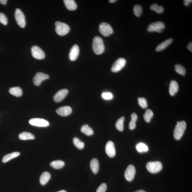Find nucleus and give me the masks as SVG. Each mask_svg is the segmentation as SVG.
<instances>
[{
  "instance_id": "obj_1",
  "label": "nucleus",
  "mask_w": 192,
  "mask_h": 192,
  "mask_svg": "<svg viewBox=\"0 0 192 192\" xmlns=\"http://www.w3.org/2000/svg\"><path fill=\"white\" fill-rule=\"evenodd\" d=\"M93 51L97 55H101L105 50V46L103 39L101 37L96 36L94 38L92 43Z\"/></svg>"
},
{
  "instance_id": "obj_2",
  "label": "nucleus",
  "mask_w": 192,
  "mask_h": 192,
  "mask_svg": "<svg viewBox=\"0 0 192 192\" xmlns=\"http://www.w3.org/2000/svg\"><path fill=\"white\" fill-rule=\"evenodd\" d=\"M186 127L187 124L185 121L177 122V125L174 131V137L175 139L179 140L181 139L185 132Z\"/></svg>"
},
{
  "instance_id": "obj_3",
  "label": "nucleus",
  "mask_w": 192,
  "mask_h": 192,
  "mask_svg": "<svg viewBox=\"0 0 192 192\" xmlns=\"http://www.w3.org/2000/svg\"><path fill=\"white\" fill-rule=\"evenodd\" d=\"M55 30L56 33L60 36H64L69 32L70 28L67 24L59 21L55 22Z\"/></svg>"
},
{
  "instance_id": "obj_4",
  "label": "nucleus",
  "mask_w": 192,
  "mask_h": 192,
  "mask_svg": "<svg viewBox=\"0 0 192 192\" xmlns=\"http://www.w3.org/2000/svg\"><path fill=\"white\" fill-rule=\"evenodd\" d=\"M165 26L163 22H157L152 23L148 26L147 30L149 32H157L160 33L163 31Z\"/></svg>"
},
{
  "instance_id": "obj_5",
  "label": "nucleus",
  "mask_w": 192,
  "mask_h": 192,
  "mask_svg": "<svg viewBox=\"0 0 192 192\" xmlns=\"http://www.w3.org/2000/svg\"><path fill=\"white\" fill-rule=\"evenodd\" d=\"M163 167L161 163L159 162H152L148 163L146 168L149 172L152 173H156L159 172Z\"/></svg>"
},
{
  "instance_id": "obj_6",
  "label": "nucleus",
  "mask_w": 192,
  "mask_h": 192,
  "mask_svg": "<svg viewBox=\"0 0 192 192\" xmlns=\"http://www.w3.org/2000/svg\"><path fill=\"white\" fill-rule=\"evenodd\" d=\"M99 31L102 35L105 37L109 36L113 33V30L111 26L106 22H102L100 24Z\"/></svg>"
},
{
  "instance_id": "obj_7",
  "label": "nucleus",
  "mask_w": 192,
  "mask_h": 192,
  "mask_svg": "<svg viewBox=\"0 0 192 192\" xmlns=\"http://www.w3.org/2000/svg\"><path fill=\"white\" fill-rule=\"evenodd\" d=\"M15 17L16 22L21 28H24L26 26V18L21 10L19 9H16L15 13Z\"/></svg>"
},
{
  "instance_id": "obj_8",
  "label": "nucleus",
  "mask_w": 192,
  "mask_h": 192,
  "mask_svg": "<svg viewBox=\"0 0 192 192\" xmlns=\"http://www.w3.org/2000/svg\"><path fill=\"white\" fill-rule=\"evenodd\" d=\"M126 60L125 58H119L112 65L111 68V71L114 73L120 71L126 65Z\"/></svg>"
},
{
  "instance_id": "obj_9",
  "label": "nucleus",
  "mask_w": 192,
  "mask_h": 192,
  "mask_svg": "<svg viewBox=\"0 0 192 192\" xmlns=\"http://www.w3.org/2000/svg\"><path fill=\"white\" fill-rule=\"evenodd\" d=\"M31 52L33 57L36 59L42 60L45 57L44 52L37 46H33L31 48Z\"/></svg>"
},
{
  "instance_id": "obj_10",
  "label": "nucleus",
  "mask_w": 192,
  "mask_h": 192,
  "mask_svg": "<svg viewBox=\"0 0 192 192\" xmlns=\"http://www.w3.org/2000/svg\"><path fill=\"white\" fill-rule=\"evenodd\" d=\"M135 169L133 165L131 164L127 167L125 172V177L127 181H131L135 178Z\"/></svg>"
},
{
  "instance_id": "obj_11",
  "label": "nucleus",
  "mask_w": 192,
  "mask_h": 192,
  "mask_svg": "<svg viewBox=\"0 0 192 192\" xmlns=\"http://www.w3.org/2000/svg\"><path fill=\"white\" fill-rule=\"evenodd\" d=\"M29 123L33 126L39 127H46L49 126V123L48 121L44 119L39 118H34L31 119L29 121Z\"/></svg>"
},
{
  "instance_id": "obj_12",
  "label": "nucleus",
  "mask_w": 192,
  "mask_h": 192,
  "mask_svg": "<svg viewBox=\"0 0 192 192\" xmlns=\"http://www.w3.org/2000/svg\"><path fill=\"white\" fill-rule=\"evenodd\" d=\"M49 76L47 74L42 72L37 73L33 78V83L36 86H38L44 80L49 79Z\"/></svg>"
},
{
  "instance_id": "obj_13",
  "label": "nucleus",
  "mask_w": 192,
  "mask_h": 192,
  "mask_svg": "<svg viewBox=\"0 0 192 192\" xmlns=\"http://www.w3.org/2000/svg\"><path fill=\"white\" fill-rule=\"evenodd\" d=\"M105 152L110 158H113L115 156L116 149L113 142L109 141L106 144Z\"/></svg>"
},
{
  "instance_id": "obj_14",
  "label": "nucleus",
  "mask_w": 192,
  "mask_h": 192,
  "mask_svg": "<svg viewBox=\"0 0 192 192\" xmlns=\"http://www.w3.org/2000/svg\"><path fill=\"white\" fill-rule=\"evenodd\" d=\"M68 92V91L67 89L60 90L54 95V101L56 102L61 101L67 95Z\"/></svg>"
},
{
  "instance_id": "obj_15",
  "label": "nucleus",
  "mask_w": 192,
  "mask_h": 192,
  "mask_svg": "<svg viewBox=\"0 0 192 192\" xmlns=\"http://www.w3.org/2000/svg\"><path fill=\"white\" fill-rule=\"evenodd\" d=\"M72 109L69 106H64L58 108L56 112L59 115L66 116L70 115L72 112Z\"/></svg>"
},
{
  "instance_id": "obj_16",
  "label": "nucleus",
  "mask_w": 192,
  "mask_h": 192,
  "mask_svg": "<svg viewBox=\"0 0 192 192\" xmlns=\"http://www.w3.org/2000/svg\"><path fill=\"white\" fill-rule=\"evenodd\" d=\"M79 53V47L77 45L73 46L69 53L70 59L72 61H74L78 58Z\"/></svg>"
},
{
  "instance_id": "obj_17",
  "label": "nucleus",
  "mask_w": 192,
  "mask_h": 192,
  "mask_svg": "<svg viewBox=\"0 0 192 192\" xmlns=\"http://www.w3.org/2000/svg\"><path fill=\"white\" fill-rule=\"evenodd\" d=\"M179 89V86L178 83L176 81H171L169 87V92L171 96H174L175 95Z\"/></svg>"
},
{
  "instance_id": "obj_18",
  "label": "nucleus",
  "mask_w": 192,
  "mask_h": 192,
  "mask_svg": "<svg viewBox=\"0 0 192 192\" xmlns=\"http://www.w3.org/2000/svg\"><path fill=\"white\" fill-rule=\"evenodd\" d=\"M90 167L94 174H97L99 172V164L97 158H93L90 163Z\"/></svg>"
},
{
  "instance_id": "obj_19",
  "label": "nucleus",
  "mask_w": 192,
  "mask_h": 192,
  "mask_svg": "<svg viewBox=\"0 0 192 192\" xmlns=\"http://www.w3.org/2000/svg\"><path fill=\"white\" fill-rule=\"evenodd\" d=\"M173 39L170 38L164 41L163 42L160 44L156 47V50L157 52L161 51L165 49L166 48L171 44L172 43Z\"/></svg>"
},
{
  "instance_id": "obj_20",
  "label": "nucleus",
  "mask_w": 192,
  "mask_h": 192,
  "mask_svg": "<svg viewBox=\"0 0 192 192\" xmlns=\"http://www.w3.org/2000/svg\"><path fill=\"white\" fill-rule=\"evenodd\" d=\"M51 178V174L47 172H44L41 175L39 181L41 184L44 185L46 184Z\"/></svg>"
},
{
  "instance_id": "obj_21",
  "label": "nucleus",
  "mask_w": 192,
  "mask_h": 192,
  "mask_svg": "<svg viewBox=\"0 0 192 192\" xmlns=\"http://www.w3.org/2000/svg\"><path fill=\"white\" fill-rule=\"evenodd\" d=\"M66 7L70 10H74L77 8V5L74 0H64Z\"/></svg>"
},
{
  "instance_id": "obj_22",
  "label": "nucleus",
  "mask_w": 192,
  "mask_h": 192,
  "mask_svg": "<svg viewBox=\"0 0 192 192\" xmlns=\"http://www.w3.org/2000/svg\"><path fill=\"white\" fill-rule=\"evenodd\" d=\"M20 153L19 152H14L8 154L4 156L2 161L4 163H5L12 159L17 157L20 155Z\"/></svg>"
},
{
  "instance_id": "obj_23",
  "label": "nucleus",
  "mask_w": 192,
  "mask_h": 192,
  "mask_svg": "<svg viewBox=\"0 0 192 192\" xmlns=\"http://www.w3.org/2000/svg\"><path fill=\"white\" fill-rule=\"evenodd\" d=\"M19 137L20 139L23 140H26L34 139H35V137L34 135L32 133L24 132L20 133Z\"/></svg>"
},
{
  "instance_id": "obj_24",
  "label": "nucleus",
  "mask_w": 192,
  "mask_h": 192,
  "mask_svg": "<svg viewBox=\"0 0 192 192\" xmlns=\"http://www.w3.org/2000/svg\"><path fill=\"white\" fill-rule=\"evenodd\" d=\"M10 94L16 97H20L22 95V91L19 87H14L10 88L9 90Z\"/></svg>"
},
{
  "instance_id": "obj_25",
  "label": "nucleus",
  "mask_w": 192,
  "mask_h": 192,
  "mask_svg": "<svg viewBox=\"0 0 192 192\" xmlns=\"http://www.w3.org/2000/svg\"><path fill=\"white\" fill-rule=\"evenodd\" d=\"M81 131L82 133L88 136L92 135L94 134L93 129L87 125H84L81 127Z\"/></svg>"
},
{
  "instance_id": "obj_26",
  "label": "nucleus",
  "mask_w": 192,
  "mask_h": 192,
  "mask_svg": "<svg viewBox=\"0 0 192 192\" xmlns=\"http://www.w3.org/2000/svg\"><path fill=\"white\" fill-rule=\"evenodd\" d=\"M50 165L52 167L58 170V169H61L65 165V163L62 160H57L51 162Z\"/></svg>"
},
{
  "instance_id": "obj_27",
  "label": "nucleus",
  "mask_w": 192,
  "mask_h": 192,
  "mask_svg": "<svg viewBox=\"0 0 192 192\" xmlns=\"http://www.w3.org/2000/svg\"><path fill=\"white\" fill-rule=\"evenodd\" d=\"M125 118L124 116L119 118L116 123V127L117 130L121 132L123 131L124 129V122Z\"/></svg>"
},
{
  "instance_id": "obj_28",
  "label": "nucleus",
  "mask_w": 192,
  "mask_h": 192,
  "mask_svg": "<svg viewBox=\"0 0 192 192\" xmlns=\"http://www.w3.org/2000/svg\"><path fill=\"white\" fill-rule=\"evenodd\" d=\"M136 149L140 153L143 152H147L149 150V147L145 144L142 142L137 143L136 145Z\"/></svg>"
},
{
  "instance_id": "obj_29",
  "label": "nucleus",
  "mask_w": 192,
  "mask_h": 192,
  "mask_svg": "<svg viewBox=\"0 0 192 192\" xmlns=\"http://www.w3.org/2000/svg\"><path fill=\"white\" fill-rule=\"evenodd\" d=\"M150 8L152 10L155 11L158 14H161L164 11V8L162 6L158 5L156 4H152Z\"/></svg>"
},
{
  "instance_id": "obj_30",
  "label": "nucleus",
  "mask_w": 192,
  "mask_h": 192,
  "mask_svg": "<svg viewBox=\"0 0 192 192\" xmlns=\"http://www.w3.org/2000/svg\"><path fill=\"white\" fill-rule=\"evenodd\" d=\"M153 116V112L151 110L148 109L146 110L145 114L143 115L144 120L146 122H149Z\"/></svg>"
},
{
  "instance_id": "obj_31",
  "label": "nucleus",
  "mask_w": 192,
  "mask_h": 192,
  "mask_svg": "<svg viewBox=\"0 0 192 192\" xmlns=\"http://www.w3.org/2000/svg\"><path fill=\"white\" fill-rule=\"evenodd\" d=\"M73 143L74 146L79 149H82L84 148V143L78 138L75 137L73 139Z\"/></svg>"
},
{
  "instance_id": "obj_32",
  "label": "nucleus",
  "mask_w": 192,
  "mask_h": 192,
  "mask_svg": "<svg viewBox=\"0 0 192 192\" xmlns=\"http://www.w3.org/2000/svg\"><path fill=\"white\" fill-rule=\"evenodd\" d=\"M175 70L178 74L184 76L186 74L185 68L183 66L179 64H177L175 66Z\"/></svg>"
},
{
  "instance_id": "obj_33",
  "label": "nucleus",
  "mask_w": 192,
  "mask_h": 192,
  "mask_svg": "<svg viewBox=\"0 0 192 192\" xmlns=\"http://www.w3.org/2000/svg\"><path fill=\"white\" fill-rule=\"evenodd\" d=\"M133 11L135 16L139 17L142 12V9L141 5H135L133 8Z\"/></svg>"
},
{
  "instance_id": "obj_34",
  "label": "nucleus",
  "mask_w": 192,
  "mask_h": 192,
  "mask_svg": "<svg viewBox=\"0 0 192 192\" xmlns=\"http://www.w3.org/2000/svg\"><path fill=\"white\" fill-rule=\"evenodd\" d=\"M139 105L142 108H145L147 107L148 104L147 100L145 98H139L138 99Z\"/></svg>"
},
{
  "instance_id": "obj_35",
  "label": "nucleus",
  "mask_w": 192,
  "mask_h": 192,
  "mask_svg": "<svg viewBox=\"0 0 192 192\" xmlns=\"http://www.w3.org/2000/svg\"><path fill=\"white\" fill-rule=\"evenodd\" d=\"M0 22L5 26L8 24L7 18L5 14L2 12H0Z\"/></svg>"
},
{
  "instance_id": "obj_36",
  "label": "nucleus",
  "mask_w": 192,
  "mask_h": 192,
  "mask_svg": "<svg viewBox=\"0 0 192 192\" xmlns=\"http://www.w3.org/2000/svg\"><path fill=\"white\" fill-rule=\"evenodd\" d=\"M101 96L103 98L106 100H111L113 98V95L110 92H104L102 93Z\"/></svg>"
},
{
  "instance_id": "obj_37",
  "label": "nucleus",
  "mask_w": 192,
  "mask_h": 192,
  "mask_svg": "<svg viewBox=\"0 0 192 192\" xmlns=\"http://www.w3.org/2000/svg\"><path fill=\"white\" fill-rule=\"evenodd\" d=\"M107 189V185L105 183H102L98 188L97 192H105Z\"/></svg>"
},
{
  "instance_id": "obj_38",
  "label": "nucleus",
  "mask_w": 192,
  "mask_h": 192,
  "mask_svg": "<svg viewBox=\"0 0 192 192\" xmlns=\"http://www.w3.org/2000/svg\"><path fill=\"white\" fill-rule=\"evenodd\" d=\"M135 122L134 121L131 120L130 123L129 125V128L131 130H134V129L136 127V124H135Z\"/></svg>"
},
{
  "instance_id": "obj_39",
  "label": "nucleus",
  "mask_w": 192,
  "mask_h": 192,
  "mask_svg": "<svg viewBox=\"0 0 192 192\" xmlns=\"http://www.w3.org/2000/svg\"><path fill=\"white\" fill-rule=\"evenodd\" d=\"M138 117L137 114L135 113H133L131 115V120L134 121L136 122L137 120Z\"/></svg>"
},
{
  "instance_id": "obj_40",
  "label": "nucleus",
  "mask_w": 192,
  "mask_h": 192,
  "mask_svg": "<svg viewBox=\"0 0 192 192\" xmlns=\"http://www.w3.org/2000/svg\"><path fill=\"white\" fill-rule=\"evenodd\" d=\"M192 2V0H185L183 1V4L186 6H188L190 3Z\"/></svg>"
},
{
  "instance_id": "obj_41",
  "label": "nucleus",
  "mask_w": 192,
  "mask_h": 192,
  "mask_svg": "<svg viewBox=\"0 0 192 192\" xmlns=\"http://www.w3.org/2000/svg\"><path fill=\"white\" fill-rule=\"evenodd\" d=\"M187 49H188L190 51L191 53L192 52V42L190 43L187 45Z\"/></svg>"
},
{
  "instance_id": "obj_42",
  "label": "nucleus",
  "mask_w": 192,
  "mask_h": 192,
  "mask_svg": "<svg viewBox=\"0 0 192 192\" xmlns=\"http://www.w3.org/2000/svg\"><path fill=\"white\" fill-rule=\"evenodd\" d=\"M7 1V0H0V3L2 4V5H5Z\"/></svg>"
},
{
  "instance_id": "obj_43",
  "label": "nucleus",
  "mask_w": 192,
  "mask_h": 192,
  "mask_svg": "<svg viewBox=\"0 0 192 192\" xmlns=\"http://www.w3.org/2000/svg\"><path fill=\"white\" fill-rule=\"evenodd\" d=\"M116 1V0H110V1H109V2L111 3H114Z\"/></svg>"
},
{
  "instance_id": "obj_44",
  "label": "nucleus",
  "mask_w": 192,
  "mask_h": 192,
  "mask_svg": "<svg viewBox=\"0 0 192 192\" xmlns=\"http://www.w3.org/2000/svg\"><path fill=\"white\" fill-rule=\"evenodd\" d=\"M134 192H146L143 190H138L135 191Z\"/></svg>"
},
{
  "instance_id": "obj_45",
  "label": "nucleus",
  "mask_w": 192,
  "mask_h": 192,
  "mask_svg": "<svg viewBox=\"0 0 192 192\" xmlns=\"http://www.w3.org/2000/svg\"><path fill=\"white\" fill-rule=\"evenodd\" d=\"M57 192H67L66 190H60V191Z\"/></svg>"
}]
</instances>
